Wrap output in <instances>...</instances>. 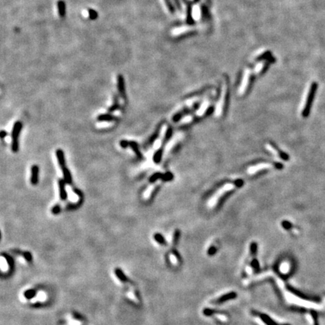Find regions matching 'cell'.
<instances>
[{
  "instance_id": "6da1fadb",
  "label": "cell",
  "mask_w": 325,
  "mask_h": 325,
  "mask_svg": "<svg viewBox=\"0 0 325 325\" xmlns=\"http://www.w3.org/2000/svg\"><path fill=\"white\" fill-rule=\"evenodd\" d=\"M243 184L242 181V180H238V182H236V183H227L226 185H224L223 187H221L219 190L213 195L211 197L209 200L208 202V206L209 208H213L214 206H216V204L218 203V202L219 201L220 198L221 196H224L226 193L229 191H231V190H234V188L236 187L241 186Z\"/></svg>"
},
{
  "instance_id": "7a4b0ae2",
  "label": "cell",
  "mask_w": 325,
  "mask_h": 325,
  "mask_svg": "<svg viewBox=\"0 0 325 325\" xmlns=\"http://www.w3.org/2000/svg\"><path fill=\"white\" fill-rule=\"evenodd\" d=\"M23 128V124L20 121H16L14 124L12 131V151L14 153L19 151V136Z\"/></svg>"
},
{
  "instance_id": "3957f363",
  "label": "cell",
  "mask_w": 325,
  "mask_h": 325,
  "mask_svg": "<svg viewBox=\"0 0 325 325\" xmlns=\"http://www.w3.org/2000/svg\"><path fill=\"white\" fill-rule=\"evenodd\" d=\"M273 166L276 167V168L281 169L282 167V164H276V165H272L271 164H267V163H265V164H257V165L251 166L248 168V173L253 175V174H255L258 172H261L262 170L264 169H268L272 168Z\"/></svg>"
},
{
  "instance_id": "277c9868",
  "label": "cell",
  "mask_w": 325,
  "mask_h": 325,
  "mask_svg": "<svg viewBox=\"0 0 325 325\" xmlns=\"http://www.w3.org/2000/svg\"><path fill=\"white\" fill-rule=\"evenodd\" d=\"M315 90H316V84H312V87H311L310 90H309V95H308V96H307V99H306V101H305L303 110L302 113H303V115L304 117H306V116H308V114H309V110H310L311 104H312V99H313Z\"/></svg>"
},
{
  "instance_id": "5b68a950",
  "label": "cell",
  "mask_w": 325,
  "mask_h": 325,
  "mask_svg": "<svg viewBox=\"0 0 325 325\" xmlns=\"http://www.w3.org/2000/svg\"><path fill=\"white\" fill-rule=\"evenodd\" d=\"M226 96H227V88H224L222 90V93H221V99H220L219 102H218V105L216 106V109H215V114L216 117H221L222 115V113H223L224 111V107L225 102H226Z\"/></svg>"
},
{
  "instance_id": "8992f818",
  "label": "cell",
  "mask_w": 325,
  "mask_h": 325,
  "mask_svg": "<svg viewBox=\"0 0 325 325\" xmlns=\"http://www.w3.org/2000/svg\"><path fill=\"white\" fill-rule=\"evenodd\" d=\"M117 88L119 94L123 99H127V93H126L125 81H124V76L121 74H119L117 77Z\"/></svg>"
},
{
  "instance_id": "52a82bcc",
  "label": "cell",
  "mask_w": 325,
  "mask_h": 325,
  "mask_svg": "<svg viewBox=\"0 0 325 325\" xmlns=\"http://www.w3.org/2000/svg\"><path fill=\"white\" fill-rule=\"evenodd\" d=\"M265 147H266V148L269 151H270L271 153H273L274 155L277 156L278 157L281 158L282 160H288V156H287L285 153L281 151L280 150L276 148L275 147L274 145H272V144L266 143V145H265Z\"/></svg>"
},
{
  "instance_id": "ba28073f",
  "label": "cell",
  "mask_w": 325,
  "mask_h": 325,
  "mask_svg": "<svg viewBox=\"0 0 325 325\" xmlns=\"http://www.w3.org/2000/svg\"><path fill=\"white\" fill-rule=\"evenodd\" d=\"M66 182L64 179L59 178L58 180V187H59V198L62 201H66L68 198V193L66 189Z\"/></svg>"
},
{
  "instance_id": "9c48e42d",
  "label": "cell",
  "mask_w": 325,
  "mask_h": 325,
  "mask_svg": "<svg viewBox=\"0 0 325 325\" xmlns=\"http://www.w3.org/2000/svg\"><path fill=\"white\" fill-rule=\"evenodd\" d=\"M38 180H39V167L37 165L32 166L30 182L33 185H37Z\"/></svg>"
},
{
  "instance_id": "30bf717a",
  "label": "cell",
  "mask_w": 325,
  "mask_h": 325,
  "mask_svg": "<svg viewBox=\"0 0 325 325\" xmlns=\"http://www.w3.org/2000/svg\"><path fill=\"white\" fill-rule=\"evenodd\" d=\"M115 120H117V117L115 116H113L110 113L101 114L97 117V121L99 122H112Z\"/></svg>"
},
{
  "instance_id": "8fae6325",
  "label": "cell",
  "mask_w": 325,
  "mask_h": 325,
  "mask_svg": "<svg viewBox=\"0 0 325 325\" xmlns=\"http://www.w3.org/2000/svg\"><path fill=\"white\" fill-rule=\"evenodd\" d=\"M61 169H62V172H63V179H64V181L66 182V183L67 184V185H71L72 184V177L71 172H70L69 169H68V167L66 166L62 167Z\"/></svg>"
},
{
  "instance_id": "7c38bea8",
  "label": "cell",
  "mask_w": 325,
  "mask_h": 325,
  "mask_svg": "<svg viewBox=\"0 0 325 325\" xmlns=\"http://www.w3.org/2000/svg\"><path fill=\"white\" fill-rule=\"evenodd\" d=\"M56 156L57 159V162L60 168L66 166V159H65L64 152L62 149H57L56 151Z\"/></svg>"
},
{
  "instance_id": "4fadbf2b",
  "label": "cell",
  "mask_w": 325,
  "mask_h": 325,
  "mask_svg": "<svg viewBox=\"0 0 325 325\" xmlns=\"http://www.w3.org/2000/svg\"><path fill=\"white\" fill-rule=\"evenodd\" d=\"M236 297V294L234 292L229 293V294H227L225 295L221 296V297H219L218 299H217L215 301V303H222L224 302H226V301L229 300H232V299H234Z\"/></svg>"
},
{
  "instance_id": "5bb4252c",
  "label": "cell",
  "mask_w": 325,
  "mask_h": 325,
  "mask_svg": "<svg viewBox=\"0 0 325 325\" xmlns=\"http://www.w3.org/2000/svg\"><path fill=\"white\" fill-rule=\"evenodd\" d=\"M57 11L58 14L61 18H64L66 17V3L63 0H59L57 2Z\"/></svg>"
},
{
  "instance_id": "9a60e30c",
  "label": "cell",
  "mask_w": 325,
  "mask_h": 325,
  "mask_svg": "<svg viewBox=\"0 0 325 325\" xmlns=\"http://www.w3.org/2000/svg\"><path fill=\"white\" fill-rule=\"evenodd\" d=\"M130 147L132 148V150L135 153V155L137 156L138 158L142 159V153H141L140 150H139V144L137 142H135V141H130Z\"/></svg>"
},
{
  "instance_id": "2e32d148",
  "label": "cell",
  "mask_w": 325,
  "mask_h": 325,
  "mask_svg": "<svg viewBox=\"0 0 325 325\" xmlns=\"http://www.w3.org/2000/svg\"><path fill=\"white\" fill-rule=\"evenodd\" d=\"M208 106H209V102H208V101H206V102H203V104L201 105V106H200V109L196 111V116H203V114H204V113L206 111Z\"/></svg>"
},
{
  "instance_id": "e0dca14e",
  "label": "cell",
  "mask_w": 325,
  "mask_h": 325,
  "mask_svg": "<svg viewBox=\"0 0 325 325\" xmlns=\"http://www.w3.org/2000/svg\"><path fill=\"white\" fill-rule=\"evenodd\" d=\"M260 317H261V318L262 319L264 323H266L267 325H279L277 323H276L274 321H272V319L268 316V315H260ZM283 325H288V324H283Z\"/></svg>"
},
{
  "instance_id": "ac0fdd59",
  "label": "cell",
  "mask_w": 325,
  "mask_h": 325,
  "mask_svg": "<svg viewBox=\"0 0 325 325\" xmlns=\"http://www.w3.org/2000/svg\"><path fill=\"white\" fill-rule=\"evenodd\" d=\"M162 156H163V151L161 149H158L157 151L154 153L153 156V160L154 162V164H158L160 162L162 159Z\"/></svg>"
},
{
  "instance_id": "d6986e66",
  "label": "cell",
  "mask_w": 325,
  "mask_h": 325,
  "mask_svg": "<svg viewBox=\"0 0 325 325\" xmlns=\"http://www.w3.org/2000/svg\"><path fill=\"white\" fill-rule=\"evenodd\" d=\"M114 103L112 104V106H111V107H109V109H108V111H109V112H113V111H114L117 110V109L120 108V105H119L118 103V99H117V95H114Z\"/></svg>"
},
{
  "instance_id": "ffe728a7",
  "label": "cell",
  "mask_w": 325,
  "mask_h": 325,
  "mask_svg": "<svg viewBox=\"0 0 325 325\" xmlns=\"http://www.w3.org/2000/svg\"><path fill=\"white\" fill-rule=\"evenodd\" d=\"M88 17L90 20H96L98 17V13L96 10H94L93 8H89L88 9Z\"/></svg>"
},
{
  "instance_id": "44dd1931",
  "label": "cell",
  "mask_w": 325,
  "mask_h": 325,
  "mask_svg": "<svg viewBox=\"0 0 325 325\" xmlns=\"http://www.w3.org/2000/svg\"><path fill=\"white\" fill-rule=\"evenodd\" d=\"M162 174L160 173V172H157V173H154L153 175H152L149 178V182H151V183H154V182H156L157 180H158L159 178H162Z\"/></svg>"
},
{
  "instance_id": "7402d4cb",
  "label": "cell",
  "mask_w": 325,
  "mask_h": 325,
  "mask_svg": "<svg viewBox=\"0 0 325 325\" xmlns=\"http://www.w3.org/2000/svg\"><path fill=\"white\" fill-rule=\"evenodd\" d=\"M154 239H155V240L157 242L160 243V244H161V245H165L166 244L165 239H164V236H161L160 233H156V234H154Z\"/></svg>"
},
{
  "instance_id": "603a6c76",
  "label": "cell",
  "mask_w": 325,
  "mask_h": 325,
  "mask_svg": "<svg viewBox=\"0 0 325 325\" xmlns=\"http://www.w3.org/2000/svg\"><path fill=\"white\" fill-rule=\"evenodd\" d=\"M61 211V207L59 205H56L54 206H53V208H51V213L53 215H58Z\"/></svg>"
},
{
  "instance_id": "cb8c5ba5",
  "label": "cell",
  "mask_w": 325,
  "mask_h": 325,
  "mask_svg": "<svg viewBox=\"0 0 325 325\" xmlns=\"http://www.w3.org/2000/svg\"><path fill=\"white\" fill-rule=\"evenodd\" d=\"M193 116L191 115H187L185 116V117H183V118L182 119V121H180L181 124H188V123H190L192 121H193Z\"/></svg>"
},
{
  "instance_id": "d4e9b609",
  "label": "cell",
  "mask_w": 325,
  "mask_h": 325,
  "mask_svg": "<svg viewBox=\"0 0 325 325\" xmlns=\"http://www.w3.org/2000/svg\"><path fill=\"white\" fill-rule=\"evenodd\" d=\"M172 178H173V176H172V173H170V172H166V173L164 174V175H162L161 179L163 181H164V182H167V181L171 180Z\"/></svg>"
},
{
  "instance_id": "484cf974",
  "label": "cell",
  "mask_w": 325,
  "mask_h": 325,
  "mask_svg": "<svg viewBox=\"0 0 325 325\" xmlns=\"http://www.w3.org/2000/svg\"><path fill=\"white\" fill-rule=\"evenodd\" d=\"M119 144H120V146L124 149L130 147V141H127L126 140V139H122V140H121L120 141V142H119Z\"/></svg>"
},
{
  "instance_id": "4316f807",
  "label": "cell",
  "mask_w": 325,
  "mask_h": 325,
  "mask_svg": "<svg viewBox=\"0 0 325 325\" xmlns=\"http://www.w3.org/2000/svg\"><path fill=\"white\" fill-rule=\"evenodd\" d=\"M257 248H258V245L255 242H252L250 246V251H251V254L253 255H255L256 252H257Z\"/></svg>"
},
{
  "instance_id": "83f0119b",
  "label": "cell",
  "mask_w": 325,
  "mask_h": 325,
  "mask_svg": "<svg viewBox=\"0 0 325 325\" xmlns=\"http://www.w3.org/2000/svg\"><path fill=\"white\" fill-rule=\"evenodd\" d=\"M165 2H166V4L167 8H168L170 12H172V13H173V12H174V7H173V5H172L171 1H170V0H165Z\"/></svg>"
},
{
  "instance_id": "f1b7e54d",
  "label": "cell",
  "mask_w": 325,
  "mask_h": 325,
  "mask_svg": "<svg viewBox=\"0 0 325 325\" xmlns=\"http://www.w3.org/2000/svg\"><path fill=\"white\" fill-rule=\"evenodd\" d=\"M252 266L256 271L258 270V269H259V263H258V261L257 260H254L252 261Z\"/></svg>"
},
{
  "instance_id": "f546056e",
  "label": "cell",
  "mask_w": 325,
  "mask_h": 325,
  "mask_svg": "<svg viewBox=\"0 0 325 325\" xmlns=\"http://www.w3.org/2000/svg\"><path fill=\"white\" fill-rule=\"evenodd\" d=\"M216 250H217L216 248L214 247V246H212V247H211L209 249H208V254H209V255H213V254H214L215 252H216Z\"/></svg>"
},
{
  "instance_id": "4dcf8cb0",
  "label": "cell",
  "mask_w": 325,
  "mask_h": 325,
  "mask_svg": "<svg viewBox=\"0 0 325 325\" xmlns=\"http://www.w3.org/2000/svg\"><path fill=\"white\" fill-rule=\"evenodd\" d=\"M282 227H284L285 228V229H290V227H291V224H290V222H287V221H284V222H282Z\"/></svg>"
},
{
  "instance_id": "1f68e13d",
  "label": "cell",
  "mask_w": 325,
  "mask_h": 325,
  "mask_svg": "<svg viewBox=\"0 0 325 325\" xmlns=\"http://www.w3.org/2000/svg\"><path fill=\"white\" fill-rule=\"evenodd\" d=\"M7 135H8V133H7L6 131L5 130H2L1 131V132H0V136H1V139H5V137Z\"/></svg>"
}]
</instances>
